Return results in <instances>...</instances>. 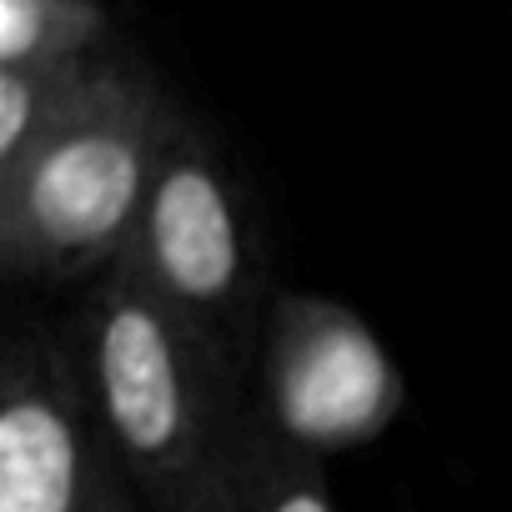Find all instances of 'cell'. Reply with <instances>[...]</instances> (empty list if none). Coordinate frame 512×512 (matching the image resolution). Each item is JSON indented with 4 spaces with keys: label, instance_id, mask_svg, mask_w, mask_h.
<instances>
[{
    "label": "cell",
    "instance_id": "1",
    "mask_svg": "<svg viewBox=\"0 0 512 512\" xmlns=\"http://www.w3.org/2000/svg\"><path fill=\"white\" fill-rule=\"evenodd\" d=\"M61 332L101 432L151 512L226 467L251 417V382L146 282L111 267Z\"/></svg>",
    "mask_w": 512,
    "mask_h": 512
},
{
    "label": "cell",
    "instance_id": "2",
    "mask_svg": "<svg viewBox=\"0 0 512 512\" xmlns=\"http://www.w3.org/2000/svg\"><path fill=\"white\" fill-rule=\"evenodd\" d=\"M186 106L131 51L66 121L0 176V262L16 282H101L136 231L171 126Z\"/></svg>",
    "mask_w": 512,
    "mask_h": 512
},
{
    "label": "cell",
    "instance_id": "3",
    "mask_svg": "<svg viewBox=\"0 0 512 512\" xmlns=\"http://www.w3.org/2000/svg\"><path fill=\"white\" fill-rule=\"evenodd\" d=\"M201 337H211L251 382L256 342L272 307L267 246L256 201L216 141V131L181 111L136 216L121 262Z\"/></svg>",
    "mask_w": 512,
    "mask_h": 512
},
{
    "label": "cell",
    "instance_id": "4",
    "mask_svg": "<svg viewBox=\"0 0 512 512\" xmlns=\"http://www.w3.org/2000/svg\"><path fill=\"white\" fill-rule=\"evenodd\" d=\"M407 407V382L382 337L347 302L282 292L251 362V412L277 442L322 462L382 437Z\"/></svg>",
    "mask_w": 512,
    "mask_h": 512
},
{
    "label": "cell",
    "instance_id": "5",
    "mask_svg": "<svg viewBox=\"0 0 512 512\" xmlns=\"http://www.w3.org/2000/svg\"><path fill=\"white\" fill-rule=\"evenodd\" d=\"M126 472L66 332L16 327L0 362V512H96Z\"/></svg>",
    "mask_w": 512,
    "mask_h": 512
},
{
    "label": "cell",
    "instance_id": "6",
    "mask_svg": "<svg viewBox=\"0 0 512 512\" xmlns=\"http://www.w3.org/2000/svg\"><path fill=\"white\" fill-rule=\"evenodd\" d=\"M126 56L116 21L86 0H6L0 71L6 66H101Z\"/></svg>",
    "mask_w": 512,
    "mask_h": 512
},
{
    "label": "cell",
    "instance_id": "7",
    "mask_svg": "<svg viewBox=\"0 0 512 512\" xmlns=\"http://www.w3.org/2000/svg\"><path fill=\"white\" fill-rule=\"evenodd\" d=\"M116 61H101V66H6L0 71V176L16 171L66 121V111L91 91V81Z\"/></svg>",
    "mask_w": 512,
    "mask_h": 512
},
{
    "label": "cell",
    "instance_id": "8",
    "mask_svg": "<svg viewBox=\"0 0 512 512\" xmlns=\"http://www.w3.org/2000/svg\"><path fill=\"white\" fill-rule=\"evenodd\" d=\"M231 472H236V487L251 512H337L322 462L277 442L256 422V412L246 417V427L231 447Z\"/></svg>",
    "mask_w": 512,
    "mask_h": 512
},
{
    "label": "cell",
    "instance_id": "9",
    "mask_svg": "<svg viewBox=\"0 0 512 512\" xmlns=\"http://www.w3.org/2000/svg\"><path fill=\"white\" fill-rule=\"evenodd\" d=\"M166 512H251L246 507V497H241V487H236V472H231V457H226V467H216L211 477H201L191 492H181Z\"/></svg>",
    "mask_w": 512,
    "mask_h": 512
},
{
    "label": "cell",
    "instance_id": "10",
    "mask_svg": "<svg viewBox=\"0 0 512 512\" xmlns=\"http://www.w3.org/2000/svg\"><path fill=\"white\" fill-rule=\"evenodd\" d=\"M96 512H136V487H131V482H126V487H116V492H111V497H106Z\"/></svg>",
    "mask_w": 512,
    "mask_h": 512
}]
</instances>
